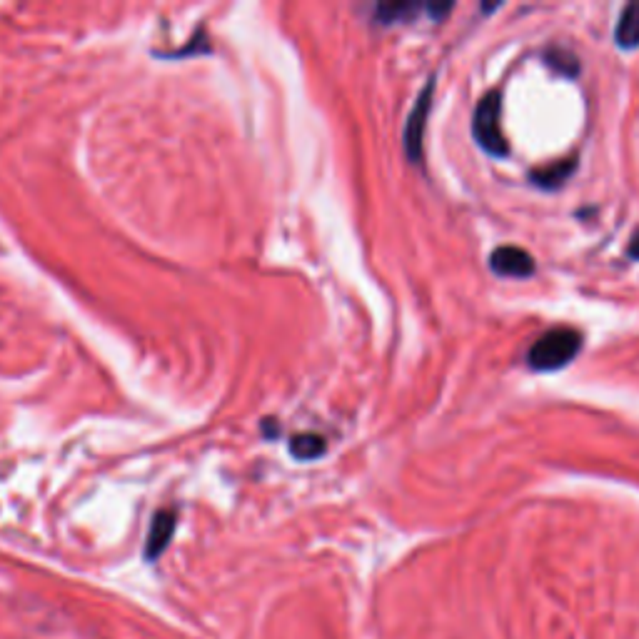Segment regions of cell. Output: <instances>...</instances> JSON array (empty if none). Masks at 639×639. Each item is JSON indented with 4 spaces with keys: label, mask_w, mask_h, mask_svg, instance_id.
Returning <instances> with one entry per match:
<instances>
[{
    "label": "cell",
    "mask_w": 639,
    "mask_h": 639,
    "mask_svg": "<svg viewBox=\"0 0 639 639\" xmlns=\"http://www.w3.org/2000/svg\"><path fill=\"white\" fill-rule=\"evenodd\" d=\"M420 13H427V3H380L372 10V18L382 25H395V23H410Z\"/></svg>",
    "instance_id": "cell-6"
},
{
    "label": "cell",
    "mask_w": 639,
    "mask_h": 639,
    "mask_svg": "<svg viewBox=\"0 0 639 639\" xmlns=\"http://www.w3.org/2000/svg\"><path fill=\"white\" fill-rule=\"evenodd\" d=\"M490 268L500 278H530L535 273V260L517 245H500L492 250Z\"/></svg>",
    "instance_id": "cell-4"
},
{
    "label": "cell",
    "mask_w": 639,
    "mask_h": 639,
    "mask_svg": "<svg viewBox=\"0 0 639 639\" xmlns=\"http://www.w3.org/2000/svg\"><path fill=\"white\" fill-rule=\"evenodd\" d=\"M615 40L622 50L639 48V0L627 3L625 8H622L620 20H617L615 28Z\"/></svg>",
    "instance_id": "cell-7"
},
{
    "label": "cell",
    "mask_w": 639,
    "mask_h": 639,
    "mask_svg": "<svg viewBox=\"0 0 639 639\" xmlns=\"http://www.w3.org/2000/svg\"><path fill=\"white\" fill-rule=\"evenodd\" d=\"M327 450V442L322 440L320 435H310V432H303V435H295L290 440V452H293L298 460H315L322 452Z\"/></svg>",
    "instance_id": "cell-10"
},
{
    "label": "cell",
    "mask_w": 639,
    "mask_h": 639,
    "mask_svg": "<svg viewBox=\"0 0 639 639\" xmlns=\"http://www.w3.org/2000/svg\"><path fill=\"white\" fill-rule=\"evenodd\" d=\"M175 532V512L173 510H160L158 515L150 522L148 542H145V557L148 560H158L163 555L165 547L170 545Z\"/></svg>",
    "instance_id": "cell-5"
},
{
    "label": "cell",
    "mask_w": 639,
    "mask_h": 639,
    "mask_svg": "<svg viewBox=\"0 0 639 639\" xmlns=\"http://www.w3.org/2000/svg\"><path fill=\"white\" fill-rule=\"evenodd\" d=\"M472 133H475L477 145H480L485 153L495 155V158H505L510 148H507L505 133H502L500 90H490V93L477 103L475 115H472Z\"/></svg>",
    "instance_id": "cell-2"
},
{
    "label": "cell",
    "mask_w": 639,
    "mask_h": 639,
    "mask_svg": "<svg viewBox=\"0 0 639 639\" xmlns=\"http://www.w3.org/2000/svg\"><path fill=\"white\" fill-rule=\"evenodd\" d=\"M432 90H435V78L427 80V85L420 90L415 105H412L410 115H407L402 145H405V155L410 158V163H420L422 160V143H425L427 118H430L432 108Z\"/></svg>",
    "instance_id": "cell-3"
},
{
    "label": "cell",
    "mask_w": 639,
    "mask_h": 639,
    "mask_svg": "<svg viewBox=\"0 0 639 639\" xmlns=\"http://www.w3.org/2000/svg\"><path fill=\"white\" fill-rule=\"evenodd\" d=\"M582 347V335L575 327H552V330L542 332L535 340V345L527 352V362L532 370L552 372L567 367L577 357Z\"/></svg>",
    "instance_id": "cell-1"
},
{
    "label": "cell",
    "mask_w": 639,
    "mask_h": 639,
    "mask_svg": "<svg viewBox=\"0 0 639 639\" xmlns=\"http://www.w3.org/2000/svg\"><path fill=\"white\" fill-rule=\"evenodd\" d=\"M575 168H577V163L572 158L570 160H555V163L545 165V168L532 170L530 178H532V183L540 185V188L555 190V188H560V185L565 183V180L570 178L572 173H575Z\"/></svg>",
    "instance_id": "cell-8"
},
{
    "label": "cell",
    "mask_w": 639,
    "mask_h": 639,
    "mask_svg": "<svg viewBox=\"0 0 639 639\" xmlns=\"http://www.w3.org/2000/svg\"><path fill=\"white\" fill-rule=\"evenodd\" d=\"M545 63L560 75H567V78H575L580 73V58L572 50L562 48V45H550L545 50Z\"/></svg>",
    "instance_id": "cell-9"
},
{
    "label": "cell",
    "mask_w": 639,
    "mask_h": 639,
    "mask_svg": "<svg viewBox=\"0 0 639 639\" xmlns=\"http://www.w3.org/2000/svg\"><path fill=\"white\" fill-rule=\"evenodd\" d=\"M627 255H630L632 260H639V230L635 235H632L630 245H627Z\"/></svg>",
    "instance_id": "cell-11"
}]
</instances>
